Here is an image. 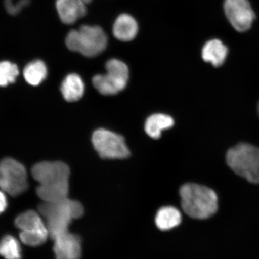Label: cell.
I'll list each match as a JSON object with an SVG mask.
<instances>
[{
    "mask_svg": "<svg viewBox=\"0 0 259 259\" xmlns=\"http://www.w3.org/2000/svg\"><path fill=\"white\" fill-rule=\"evenodd\" d=\"M174 124V119L171 116L162 113L152 115L146 121L145 130L149 137L158 139L162 131L169 129Z\"/></svg>",
    "mask_w": 259,
    "mask_h": 259,
    "instance_id": "17",
    "label": "cell"
},
{
    "mask_svg": "<svg viewBox=\"0 0 259 259\" xmlns=\"http://www.w3.org/2000/svg\"><path fill=\"white\" fill-rule=\"evenodd\" d=\"M0 188L13 196L25 192L28 189V181L23 165L12 158L0 161Z\"/></svg>",
    "mask_w": 259,
    "mask_h": 259,
    "instance_id": "8",
    "label": "cell"
},
{
    "mask_svg": "<svg viewBox=\"0 0 259 259\" xmlns=\"http://www.w3.org/2000/svg\"><path fill=\"white\" fill-rule=\"evenodd\" d=\"M107 73L93 77L94 87L103 95H114L125 88L129 72L127 65L117 59H111L106 64Z\"/></svg>",
    "mask_w": 259,
    "mask_h": 259,
    "instance_id": "6",
    "label": "cell"
},
{
    "mask_svg": "<svg viewBox=\"0 0 259 259\" xmlns=\"http://www.w3.org/2000/svg\"><path fill=\"white\" fill-rule=\"evenodd\" d=\"M15 225L21 231V241L31 247L43 244L50 236L44 219L34 210L22 213L16 219Z\"/></svg>",
    "mask_w": 259,
    "mask_h": 259,
    "instance_id": "7",
    "label": "cell"
},
{
    "mask_svg": "<svg viewBox=\"0 0 259 259\" xmlns=\"http://www.w3.org/2000/svg\"><path fill=\"white\" fill-rule=\"evenodd\" d=\"M19 74L16 64L9 61L0 62V86L6 87L14 83Z\"/></svg>",
    "mask_w": 259,
    "mask_h": 259,
    "instance_id": "20",
    "label": "cell"
},
{
    "mask_svg": "<svg viewBox=\"0 0 259 259\" xmlns=\"http://www.w3.org/2000/svg\"><path fill=\"white\" fill-rule=\"evenodd\" d=\"M86 5L79 0H57L56 3L60 20L67 25L74 24L86 15Z\"/></svg>",
    "mask_w": 259,
    "mask_h": 259,
    "instance_id": "12",
    "label": "cell"
},
{
    "mask_svg": "<svg viewBox=\"0 0 259 259\" xmlns=\"http://www.w3.org/2000/svg\"><path fill=\"white\" fill-rule=\"evenodd\" d=\"M7 206V199L4 193L0 191V214L5 211Z\"/></svg>",
    "mask_w": 259,
    "mask_h": 259,
    "instance_id": "22",
    "label": "cell"
},
{
    "mask_svg": "<svg viewBox=\"0 0 259 259\" xmlns=\"http://www.w3.org/2000/svg\"><path fill=\"white\" fill-rule=\"evenodd\" d=\"M47 73V68L44 61L35 60L25 67L24 76L29 84L37 86L46 78Z\"/></svg>",
    "mask_w": 259,
    "mask_h": 259,
    "instance_id": "18",
    "label": "cell"
},
{
    "mask_svg": "<svg viewBox=\"0 0 259 259\" xmlns=\"http://www.w3.org/2000/svg\"><path fill=\"white\" fill-rule=\"evenodd\" d=\"M38 211L47 226L49 235L53 239L69 231L71 223L81 218L84 209L80 202L67 197L55 202H43L38 206Z\"/></svg>",
    "mask_w": 259,
    "mask_h": 259,
    "instance_id": "2",
    "label": "cell"
},
{
    "mask_svg": "<svg viewBox=\"0 0 259 259\" xmlns=\"http://www.w3.org/2000/svg\"><path fill=\"white\" fill-rule=\"evenodd\" d=\"M61 92L66 101L76 102L82 98L85 92V85L79 75L70 74L63 81Z\"/></svg>",
    "mask_w": 259,
    "mask_h": 259,
    "instance_id": "15",
    "label": "cell"
},
{
    "mask_svg": "<svg viewBox=\"0 0 259 259\" xmlns=\"http://www.w3.org/2000/svg\"><path fill=\"white\" fill-rule=\"evenodd\" d=\"M257 112H258V115H259V102H258V105H257Z\"/></svg>",
    "mask_w": 259,
    "mask_h": 259,
    "instance_id": "24",
    "label": "cell"
},
{
    "mask_svg": "<svg viewBox=\"0 0 259 259\" xmlns=\"http://www.w3.org/2000/svg\"><path fill=\"white\" fill-rule=\"evenodd\" d=\"M224 8L227 18L236 31L250 29L255 14L248 0H225Z\"/></svg>",
    "mask_w": 259,
    "mask_h": 259,
    "instance_id": "10",
    "label": "cell"
},
{
    "mask_svg": "<svg viewBox=\"0 0 259 259\" xmlns=\"http://www.w3.org/2000/svg\"><path fill=\"white\" fill-rule=\"evenodd\" d=\"M79 1L82 2L87 5V4H88V3H89L90 2H91V1H92V0H79Z\"/></svg>",
    "mask_w": 259,
    "mask_h": 259,
    "instance_id": "23",
    "label": "cell"
},
{
    "mask_svg": "<svg viewBox=\"0 0 259 259\" xmlns=\"http://www.w3.org/2000/svg\"><path fill=\"white\" fill-rule=\"evenodd\" d=\"M137 21L131 15L122 14L116 19L113 27V34L117 39L128 41L134 39L138 34Z\"/></svg>",
    "mask_w": 259,
    "mask_h": 259,
    "instance_id": "13",
    "label": "cell"
},
{
    "mask_svg": "<svg viewBox=\"0 0 259 259\" xmlns=\"http://www.w3.org/2000/svg\"><path fill=\"white\" fill-rule=\"evenodd\" d=\"M107 44L108 38L105 32L97 26H81L78 30L70 31L66 38V46L70 50L88 57L101 54Z\"/></svg>",
    "mask_w": 259,
    "mask_h": 259,
    "instance_id": "5",
    "label": "cell"
},
{
    "mask_svg": "<svg viewBox=\"0 0 259 259\" xmlns=\"http://www.w3.org/2000/svg\"><path fill=\"white\" fill-rule=\"evenodd\" d=\"M182 221V215L179 210L174 206L162 207L157 212L155 222L161 231H169L179 225Z\"/></svg>",
    "mask_w": 259,
    "mask_h": 259,
    "instance_id": "16",
    "label": "cell"
},
{
    "mask_svg": "<svg viewBox=\"0 0 259 259\" xmlns=\"http://www.w3.org/2000/svg\"><path fill=\"white\" fill-rule=\"evenodd\" d=\"M228 54V48L218 39L207 42L202 50L203 60L216 67L221 66L225 63Z\"/></svg>",
    "mask_w": 259,
    "mask_h": 259,
    "instance_id": "14",
    "label": "cell"
},
{
    "mask_svg": "<svg viewBox=\"0 0 259 259\" xmlns=\"http://www.w3.org/2000/svg\"><path fill=\"white\" fill-rule=\"evenodd\" d=\"M181 205L190 218L206 219L218 210V196L210 188L199 184H184L180 190Z\"/></svg>",
    "mask_w": 259,
    "mask_h": 259,
    "instance_id": "3",
    "label": "cell"
},
{
    "mask_svg": "<svg viewBox=\"0 0 259 259\" xmlns=\"http://www.w3.org/2000/svg\"><path fill=\"white\" fill-rule=\"evenodd\" d=\"M30 0H5L6 11L10 15H18L22 9L30 4Z\"/></svg>",
    "mask_w": 259,
    "mask_h": 259,
    "instance_id": "21",
    "label": "cell"
},
{
    "mask_svg": "<svg viewBox=\"0 0 259 259\" xmlns=\"http://www.w3.org/2000/svg\"><path fill=\"white\" fill-rule=\"evenodd\" d=\"M56 259H80L82 242L78 235L68 231L53 239Z\"/></svg>",
    "mask_w": 259,
    "mask_h": 259,
    "instance_id": "11",
    "label": "cell"
},
{
    "mask_svg": "<svg viewBox=\"0 0 259 259\" xmlns=\"http://www.w3.org/2000/svg\"><path fill=\"white\" fill-rule=\"evenodd\" d=\"M229 167L248 182L259 184V148L240 143L229 149L226 154Z\"/></svg>",
    "mask_w": 259,
    "mask_h": 259,
    "instance_id": "4",
    "label": "cell"
},
{
    "mask_svg": "<svg viewBox=\"0 0 259 259\" xmlns=\"http://www.w3.org/2000/svg\"><path fill=\"white\" fill-rule=\"evenodd\" d=\"M92 142L100 157L105 159H124L130 155L124 138L108 130H97Z\"/></svg>",
    "mask_w": 259,
    "mask_h": 259,
    "instance_id": "9",
    "label": "cell"
},
{
    "mask_svg": "<svg viewBox=\"0 0 259 259\" xmlns=\"http://www.w3.org/2000/svg\"><path fill=\"white\" fill-rule=\"evenodd\" d=\"M34 179L38 183L37 196L43 202L57 201L68 197L70 169L61 161H42L31 169Z\"/></svg>",
    "mask_w": 259,
    "mask_h": 259,
    "instance_id": "1",
    "label": "cell"
},
{
    "mask_svg": "<svg viewBox=\"0 0 259 259\" xmlns=\"http://www.w3.org/2000/svg\"><path fill=\"white\" fill-rule=\"evenodd\" d=\"M0 255L6 259H21L19 242L12 236H6L0 241Z\"/></svg>",
    "mask_w": 259,
    "mask_h": 259,
    "instance_id": "19",
    "label": "cell"
}]
</instances>
